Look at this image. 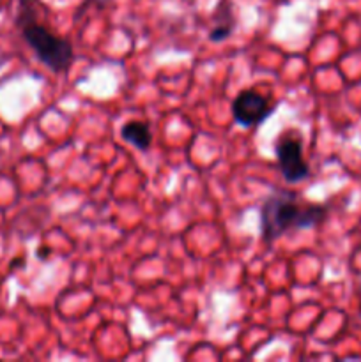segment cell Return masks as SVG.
Instances as JSON below:
<instances>
[{
    "label": "cell",
    "instance_id": "obj_4",
    "mask_svg": "<svg viewBox=\"0 0 361 362\" xmlns=\"http://www.w3.org/2000/svg\"><path fill=\"white\" fill-rule=\"evenodd\" d=\"M275 156L278 159L280 172L287 182H299L306 179L310 170L303 158V145L299 136H283L276 141Z\"/></svg>",
    "mask_w": 361,
    "mask_h": 362
},
{
    "label": "cell",
    "instance_id": "obj_6",
    "mask_svg": "<svg viewBox=\"0 0 361 362\" xmlns=\"http://www.w3.org/2000/svg\"><path fill=\"white\" fill-rule=\"evenodd\" d=\"M120 134H122V140H126L127 144L137 147L138 151H147V148L151 147L152 134L151 127H149L147 124L131 120V122L124 124L122 129H120Z\"/></svg>",
    "mask_w": 361,
    "mask_h": 362
},
{
    "label": "cell",
    "instance_id": "obj_2",
    "mask_svg": "<svg viewBox=\"0 0 361 362\" xmlns=\"http://www.w3.org/2000/svg\"><path fill=\"white\" fill-rule=\"evenodd\" d=\"M32 0H21L16 16V27L28 48L35 53L39 62L53 73H64L71 67L74 59L73 45L69 39L53 34L48 27L41 25L30 7Z\"/></svg>",
    "mask_w": 361,
    "mask_h": 362
},
{
    "label": "cell",
    "instance_id": "obj_1",
    "mask_svg": "<svg viewBox=\"0 0 361 362\" xmlns=\"http://www.w3.org/2000/svg\"><path fill=\"white\" fill-rule=\"evenodd\" d=\"M326 214L324 205H301L294 191H276L260 207V235L271 244L290 230L314 228Z\"/></svg>",
    "mask_w": 361,
    "mask_h": 362
},
{
    "label": "cell",
    "instance_id": "obj_5",
    "mask_svg": "<svg viewBox=\"0 0 361 362\" xmlns=\"http://www.w3.org/2000/svg\"><path fill=\"white\" fill-rule=\"evenodd\" d=\"M236 28V18H234L232 6L229 0H219L214 14H212V27L209 30V39L212 42H219L229 37Z\"/></svg>",
    "mask_w": 361,
    "mask_h": 362
},
{
    "label": "cell",
    "instance_id": "obj_3",
    "mask_svg": "<svg viewBox=\"0 0 361 362\" xmlns=\"http://www.w3.org/2000/svg\"><path fill=\"white\" fill-rule=\"evenodd\" d=\"M275 103L258 92L246 88L241 90L232 101V115L243 127H257L275 113Z\"/></svg>",
    "mask_w": 361,
    "mask_h": 362
}]
</instances>
